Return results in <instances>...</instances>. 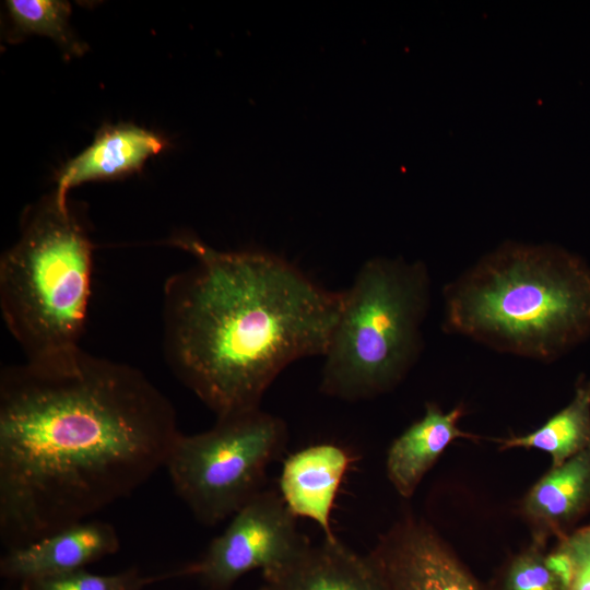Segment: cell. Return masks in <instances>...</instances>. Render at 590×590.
<instances>
[{
  "label": "cell",
  "instance_id": "1",
  "mask_svg": "<svg viewBox=\"0 0 590 590\" xmlns=\"http://www.w3.org/2000/svg\"><path fill=\"white\" fill-rule=\"evenodd\" d=\"M180 434L144 373L81 346L0 373V540L23 546L130 496Z\"/></svg>",
  "mask_w": 590,
  "mask_h": 590
},
{
  "label": "cell",
  "instance_id": "2",
  "mask_svg": "<svg viewBox=\"0 0 590 590\" xmlns=\"http://www.w3.org/2000/svg\"><path fill=\"white\" fill-rule=\"evenodd\" d=\"M172 244L193 263L164 284L165 358L216 416L260 408L288 365L324 355L342 291L270 251L219 250L189 234Z\"/></svg>",
  "mask_w": 590,
  "mask_h": 590
},
{
  "label": "cell",
  "instance_id": "3",
  "mask_svg": "<svg viewBox=\"0 0 590 590\" xmlns=\"http://www.w3.org/2000/svg\"><path fill=\"white\" fill-rule=\"evenodd\" d=\"M442 330L553 362L590 337V266L553 244L506 241L442 288Z\"/></svg>",
  "mask_w": 590,
  "mask_h": 590
},
{
  "label": "cell",
  "instance_id": "4",
  "mask_svg": "<svg viewBox=\"0 0 590 590\" xmlns=\"http://www.w3.org/2000/svg\"><path fill=\"white\" fill-rule=\"evenodd\" d=\"M432 302L426 264L374 257L342 291L341 311L324 353L321 393L349 402L394 389L421 356Z\"/></svg>",
  "mask_w": 590,
  "mask_h": 590
},
{
  "label": "cell",
  "instance_id": "5",
  "mask_svg": "<svg viewBox=\"0 0 590 590\" xmlns=\"http://www.w3.org/2000/svg\"><path fill=\"white\" fill-rule=\"evenodd\" d=\"M92 275L93 245L69 203L54 193L32 206L0 258L1 315L25 358L80 346Z\"/></svg>",
  "mask_w": 590,
  "mask_h": 590
},
{
  "label": "cell",
  "instance_id": "6",
  "mask_svg": "<svg viewBox=\"0 0 590 590\" xmlns=\"http://www.w3.org/2000/svg\"><path fill=\"white\" fill-rule=\"evenodd\" d=\"M287 441L284 420L261 408L229 413L202 433L180 432L165 468L193 517L213 527L264 489L268 467Z\"/></svg>",
  "mask_w": 590,
  "mask_h": 590
},
{
  "label": "cell",
  "instance_id": "7",
  "mask_svg": "<svg viewBox=\"0 0 590 590\" xmlns=\"http://www.w3.org/2000/svg\"><path fill=\"white\" fill-rule=\"evenodd\" d=\"M231 518L201 558L180 569L181 576L197 577L208 590H231L245 574L278 568L310 545L274 489L264 488Z\"/></svg>",
  "mask_w": 590,
  "mask_h": 590
},
{
  "label": "cell",
  "instance_id": "8",
  "mask_svg": "<svg viewBox=\"0 0 590 590\" xmlns=\"http://www.w3.org/2000/svg\"><path fill=\"white\" fill-rule=\"evenodd\" d=\"M368 555L391 590H482L437 534L411 517L381 535Z\"/></svg>",
  "mask_w": 590,
  "mask_h": 590
},
{
  "label": "cell",
  "instance_id": "9",
  "mask_svg": "<svg viewBox=\"0 0 590 590\" xmlns=\"http://www.w3.org/2000/svg\"><path fill=\"white\" fill-rule=\"evenodd\" d=\"M120 540L108 522L85 520L23 546L5 550L0 559L2 578L23 582L84 569L119 551Z\"/></svg>",
  "mask_w": 590,
  "mask_h": 590
},
{
  "label": "cell",
  "instance_id": "10",
  "mask_svg": "<svg viewBox=\"0 0 590 590\" xmlns=\"http://www.w3.org/2000/svg\"><path fill=\"white\" fill-rule=\"evenodd\" d=\"M346 450L334 444H316L291 455L283 463L280 494L295 517L312 520L326 540H335L331 512L350 465Z\"/></svg>",
  "mask_w": 590,
  "mask_h": 590
},
{
  "label": "cell",
  "instance_id": "11",
  "mask_svg": "<svg viewBox=\"0 0 590 590\" xmlns=\"http://www.w3.org/2000/svg\"><path fill=\"white\" fill-rule=\"evenodd\" d=\"M262 577L274 590H391L369 555H359L339 539L310 544Z\"/></svg>",
  "mask_w": 590,
  "mask_h": 590
},
{
  "label": "cell",
  "instance_id": "12",
  "mask_svg": "<svg viewBox=\"0 0 590 590\" xmlns=\"http://www.w3.org/2000/svg\"><path fill=\"white\" fill-rule=\"evenodd\" d=\"M165 145L163 138L138 126L107 127L88 148L66 164L58 176L55 196L61 203H67L71 188L133 173Z\"/></svg>",
  "mask_w": 590,
  "mask_h": 590
},
{
  "label": "cell",
  "instance_id": "13",
  "mask_svg": "<svg viewBox=\"0 0 590 590\" xmlns=\"http://www.w3.org/2000/svg\"><path fill=\"white\" fill-rule=\"evenodd\" d=\"M463 415L462 405L444 412L438 404L428 402L424 415L392 441L387 452L386 472L399 495L410 498L453 440L476 438L459 428Z\"/></svg>",
  "mask_w": 590,
  "mask_h": 590
},
{
  "label": "cell",
  "instance_id": "14",
  "mask_svg": "<svg viewBox=\"0 0 590 590\" xmlns=\"http://www.w3.org/2000/svg\"><path fill=\"white\" fill-rule=\"evenodd\" d=\"M522 514L539 528V539H559L590 510V448L552 467L527 493Z\"/></svg>",
  "mask_w": 590,
  "mask_h": 590
},
{
  "label": "cell",
  "instance_id": "15",
  "mask_svg": "<svg viewBox=\"0 0 590 590\" xmlns=\"http://www.w3.org/2000/svg\"><path fill=\"white\" fill-rule=\"evenodd\" d=\"M500 449L526 448L546 452L552 467L590 448V379L580 376L571 400L531 433L497 439Z\"/></svg>",
  "mask_w": 590,
  "mask_h": 590
},
{
  "label": "cell",
  "instance_id": "16",
  "mask_svg": "<svg viewBox=\"0 0 590 590\" xmlns=\"http://www.w3.org/2000/svg\"><path fill=\"white\" fill-rule=\"evenodd\" d=\"M9 16L16 31L22 34L48 36L74 54L83 47L73 39L69 16L71 5L59 0H8Z\"/></svg>",
  "mask_w": 590,
  "mask_h": 590
},
{
  "label": "cell",
  "instance_id": "17",
  "mask_svg": "<svg viewBox=\"0 0 590 590\" xmlns=\"http://www.w3.org/2000/svg\"><path fill=\"white\" fill-rule=\"evenodd\" d=\"M544 541L539 539L510 559L502 570L495 590H569L551 565Z\"/></svg>",
  "mask_w": 590,
  "mask_h": 590
},
{
  "label": "cell",
  "instance_id": "18",
  "mask_svg": "<svg viewBox=\"0 0 590 590\" xmlns=\"http://www.w3.org/2000/svg\"><path fill=\"white\" fill-rule=\"evenodd\" d=\"M161 579L146 576L137 567L109 575L85 569L19 582V590H144Z\"/></svg>",
  "mask_w": 590,
  "mask_h": 590
},
{
  "label": "cell",
  "instance_id": "19",
  "mask_svg": "<svg viewBox=\"0 0 590 590\" xmlns=\"http://www.w3.org/2000/svg\"><path fill=\"white\" fill-rule=\"evenodd\" d=\"M557 550L570 566L569 590H590V526L560 539Z\"/></svg>",
  "mask_w": 590,
  "mask_h": 590
},
{
  "label": "cell",
  "instance_id": "20",
  "mask_svg": "<svg viewBox=\"0 0 590 590\" xmlns=\"http://www.w3.org/2000/svg\"><path fill=\"white\" fill-rule=\"evenodd\" d=\"M258 590H274L271 586L264 583Z\"/></svg>",
  "mask_w": 590,
  "mask_h": 590
},
{
  "label": "cell",
  "instance_id": "21",
  "mask_svg": "<svg viewBox=\"0 0 590 590\" xmlns=\"http://www.w3.org/2000/svg\"><path fill=\"white\" fill-rule=\"evenodd\" d=\"M7 590H19V588H14V589H7Z\"/></svg>",
  "mask_w": 590,
  "mask_h": 590
}]
</instances>
